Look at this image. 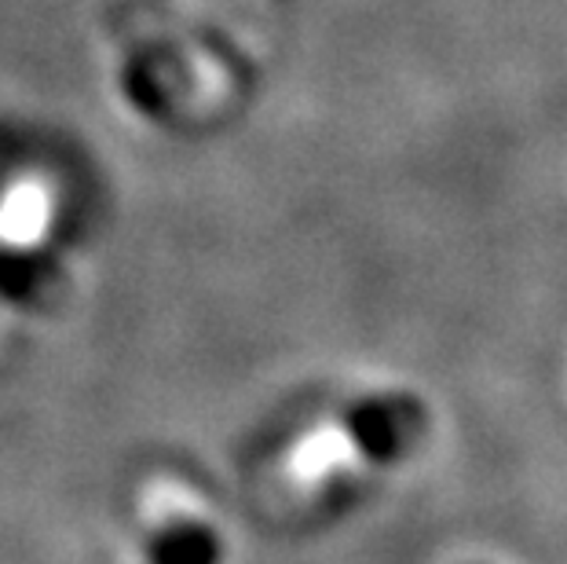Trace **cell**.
<instances>
[{"label": "cell", "mask_w": 567, "mask_h": 564, "mask_svg": "<svg viewBox=\"0 0 567 564\" xmlns=\"http://www.w3.org/2000/svg\"><path fill=\"white\" fill-rule=\"evenodd\" d=\"M48 227V195L41 184H19L0 206V238L8 246H33Z\"/></svg>", "instance_id": "cell-1"}, {"label": "cell", "mask_w": 567, "mask_h": 564, "mask_svg": "<svg viewBox=\"0 0 567 564\" xmlns=\"http://www.w3.org/2000/svg\"><path fill=\"white\" fill-rule=\"evenodd\" d=\"M344 459H348V440L341 433H333V429H326V433L308 437L293 451V473L300 480H322L326 473H333Z\"/></svg>", "instance_id": "cell-2"}]
</instances>
